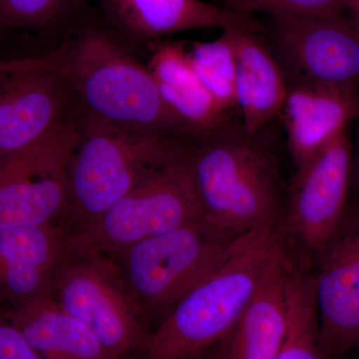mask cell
<instances>
[{
  "label": "cell",
  "mask_w": 359,
  "mask_h": 359,
  "mask_svg": "<svg viewBox=\"0 0 359 359\" xmlns=\"http://www.w3.org/2000/svg\"><path fill=\"white\" fill-rule=\"evenodd\" d=\"M269 34L287 80L349 87L359 83V32L344 16H271Z\"/></svg>",
  "instance_id": "cell-10"
},
{
  "label": "cell",
  "mask_w": 359,
  "mask_h": 359,
  "mask_svg": "<svg viewBox=\"0 0 359 359\" xmlns=\"http://www.w3.org/2000/svg\"><path fill=\"white\" fill-rule=\"evenodd\" d=\"M240 236L203 218L110 256L119 264L149 323L154 320L158 325L204 280Z\"/></svg>",
  "instance_id": "cell-5"
},
{
  "label": "cell",
  "mask_w": 359,
  "mask_h": 359,
  "mask_svg": "<svg viewBox=\"0 0 359 359\" xmlns=\"http://www.w3.org/2000/svg\"><path fill=\"white\" fill-rule=\"evenodd\" d=\"M353 147L344 131L295 170L285 209L287 233L318 257L346 216Z\"/></svg>",
  "instance_id": "cell-9"
},
{
  "label": "cell",
  "mask_w": 359,
  "mask_h": 359,
  "mask_svg": "<svg viewBox=\"0 0 359 359\" xmlns=\"http://www.w3.org/2000/svg\"><path fill=\"white\" fill-rule=\"evenodd\" d=\"M6 309L43 359H116L85 323L66 313L50 294Z\"/></svg>",
  "instance_id": "cell-19"
},
{
  "label": "cell",
  "mask_w": 359,
  "mask_h": 359,
  "mask_svg": "<svg viewBox=\"0 0 359 359\" xmlns=\"http://www.w3.org/2000/svg\"><path fill=\"white\" fill-rule=\"evenodd\" d=\"M89 0H0V32H69Z\"/></svg>",
  "instance_id": "cell-22"
},
{
  "label": "cell",
  "mask_w": 359,
  "mask_h": 359,
  "mask_svg": "<svg viewBox=\"0 0 359 359\" xmlns=\"http://www.w3.org/2000/svg\"><path fill=\"white\" fill-rule=\"evenodd\" d=\"M190 145L99 218L69 231V248L115 255L142 241L204 218Z\"/></svg>",
  "instance_id": "cell-7"
},
{
  "label": "cell",
  "mask_w": 359,
  "mask_h": 359,
  "mask_svg": "<svg viewBox=\"0 0 359 359\" xmlns=\"http://www.w3.org/2000/svg\"><path fill=\"white\" fill-rule=\"evenodd\" d=\"M68 248L69 230L63 224L0 229V304L16 306L50 294Z\"/></svg>",
  "instance_id": "cell-15"
},
{
  "label": "cell",
  "mask_w": 359,
  "mask_h": 359,
  "mask_svg": "<svg viewBox=\"0 0 359 359\" xmlns=\"http://www.w3.org/2000/svg\"><path fill=\"white\" fill-rule=\"evenodd\" d=\"M50 297L85 323L116 359H140L150 323L114 257L68 248L54 273Z\"/></svg>",
  "instance_id": "cell-6"
},
{
  "label": "cell",
  "mask_w": 359,
  "mask_h": 359,
  "mask_svg": "<svg viewBox=\"0 0 359 359\" xmlns=\"http://www.w3.org/2000/svg\"><path fill=\"white\" fill-rule=\"evenodd\" d=\"M0 359H43L0 304Z\"/></svg>",
  "instance_id": "cell-24"
},
{
  "label": "cell",
  "mask_w": 359,
  "mask_h": 359,
  "mask_svg": "<svg viewBox=\"0 0 359 359\" xmlns=\"http://www.w3.org/2000/svg\"><path fill=\"white\" fill-rule=\"evenodd\" d=\"M11 61L56 78L82 114L125 128L183 136L147 66L105 23H78L54 50Z\"/></svg>",
  "instance_id": "cell-1"
},
{
  "label": "cell",
  "mask_w": 359,
  "mask_h": 359,
  "mask_svg": "<svg viewBox=\"0 0 359 359\" xmlns=\"http://www.w3.org/2000/svg\"><path fill=\"white\" fill-rule=\"evenodd\" d=\"M235 30L237 52V108L242 127L250 137L261 133L282 111L287 82L282 66L261 36L262 26H238Z\"/></svg>",
  "instance_id": "cell-18"
},
{
  "label": "cell",
  "mask_w": 359,
  "mask_h": 359,
  "mask_svg": "<svg viewBox=\"0 0 359 359\" xmlns=\"http://www.w3.org/2000/svg\"><path fill=\"white\" fill-rule=\"evenodd\" d=\"M280 224L243 233L149 334L140 359H201L237 325L276 247Z\"/></svg>",
  "instance_id": "cell-2"
},
{
  "label": "cell",
  "mask_w": 359,
  "mask_h": 359,
  "mask_svg": "<svg viewBox=\"0 0 359 359\" xmlns=\"http://www.w3.org/2000/svg\"><path fill=\"white\" fill-rule=\"evenodd\" d=\"M257 137L230 122L190 145L204 219L233 235L285 222L276 158Z\"/></svg>",
  "instance_id": "cell-3"
},
{
  "label": "cell",
  "mask_w": 359,
  "mask_h": 359,
  "mask_svg": "<svg viewBox=\"0 0 359 359\" xmlns=\"http://www.w3.org/2000/svg\"><path fill=\"white\" fill-rule=\"evenodd\" d=\"M354 351H358V353H359V337H358V340H356V344H355V347H354Z\"/></svg>",
  "instance_id": "cell-26"
},
{
  "label": "cell",
  "mask_w": 359,
  "mask_h": 359,
  "mask_svg": "<svg viewBox=\"0 0 359 359\" xmlns=\"http://www.w3.org/2000/svg\"><path fill=\"white\" fill-rule=\"evenodd\" d=\"M351 179H353L354 184H355L356 190H358L359 194V138L358 150H356L355 158H354L353 162V176H351Z\"/></svg>",
  "instance_id": "cell-25"
},
{
  "label": "cell",
  "mask_w": 359,
  "mask_h": 359,
  "mask_svg": "<svg viewBox=\"0 0 359 359\" xmlns=\"http://www.w3.org/2000/svg\"><path fill=\"white\" fill-rule=\"evenodd\" d=\"M104 23L125 41H150L208 28L254 26L244 15L203 0H101Z\"/></svg>",
  "instance_id": "cell-16"
},
{
  "label": "cell",
  "mask_w": 359,
  "mask_h": 359,
  "mask_svg": "<svg viewBox=\"0 0 359 359\" xmlns=\"http://www.w3.org/2000/svg\"><path fill=\"white\" fill-rule=\"evenodd\" d=\"M79 116L37 145L0 159V229L66 226V170Z\"/></svg>",
  "instance_id": "cell-8"
},
{
  "label": "cell",
  "mask_w": 359,
  "mask_h": 359,
  "mask_svg": "<svg viewBox=\"0 0 359 359\" xmlns=\"http://www.w3.org/2000/svg\"><path fill=\"white\" fill-rule=\"evenodd\" d=\"M162 102L183 136L194 140L230 123L196 74L188 50L177 42H165L156 49L147 66Z\"/></svg>",
  "instance_id": "cell-17"
},
{
  "label": "cell",
  "mask_w": 359,
  "mask_h": 359,
  "mask_svg": "<svg viewBox=\"0 0 359 359\" xmlns=\"http://www.w3.org/2000/svg\"><path fill=\"white\" fill-rule=\"evenodd\" d=\"M201 359H205V358H201Z\"/></svg>",
  "instance_id": "cell-27"
},
{
  "label": "cell",
  "mask_w": 359,
  "mask_h": 359,
  "mask_svg": "<svg viewBox=\"0 0 359 359\" xmlns=\"http://www.w3.org/2000/svg\"><path fill=\"white\" fill-rule=\"evenodd\" d=\"M282 111L294 170L346 131L359 116L356 87L287 80Z\"/></svg>",
  "instance_id": "cell-14"
},
{
  "label": "cell",
  "mask_w": 359,
  "mask_h": 359,
  "mask_svg": "<svg viewBox=\"0 0 359 359\" xmlns=\"http://www.w3.org/2000/svg\"><path fill=\"white\" fill-rule=\"evenodd\" d=\"M287 327L276 359H323L314 275L294 264L287 283Z\"/></svg>",
  "instance_id": "cell-20"
},
{
  "label": "cell",
  "mask_w": 359,
  "mask_h": 359,
  "mask_svg": "<svg viewBox=\"0 0 359 359\" xmlns=\"http://www.w3.org/2000/svg\"><path fill=\"white\" fill-rule=\"evenodd\" d=\"M314 275L323 359H342L359 337V205L316 257Z\"/></svg>",
  "instance_id": "cell-11"
},
{
  "label": "cell",
  "mask_w": 359,
  "mask_h": 359,
  "mask_svg": "<svg viewBox=\"0 0 359 359\" xmlns=\"http://www.w3.org/2000/svg\"><path fill=\"white\" fill-rule=\"evenodd\" d=\"M80 113L56 78L0 60V159L37 145Z\"/></svg>",
  "instance_id": "cell-12"
},
{
  "label": "cell",
  "mask_w": 359,
  "mask_h": 359,
  "mask_svg": "<svg viewBox=\"0 0 359 359\" xmlns=\"http://www.w3.org/2000/svg\"><path fill=\"white\" fill-rule=\"evenodd\" d=\"M346 0H222L223 7L252 16L263 13L269 16L299 18H335L344 16Z\"/></svg>",
  "instance_id": "cell-23"
},
{
  "label": "cell",
  "mask_w": 359,
  "mask_h": 359,
  "mask_svg": "<svg viewBox=\"0 0 359 359\" xmlns=\"http://www.w3.org/2000/svg\"><path fill=\"white\" fill-rule=\"evenodd\" d=\"M233 28H226L223 34L212 41L193 42L188 51L194 71L226 114L237 108V52Z\"/></svg>",
  "instance_id": "cell-21"
},
{
  "label": "cell",
  "mask_w": 359,
  "mask_h": 359,
  "mask_svg": "<svg viewBox=\"0 0 359 359\" xmlns=\"http://www.w3.org/2000/svg\"><path fill=\"white\" fill-rule=\"evenodd\" d=\"M294 264L285 240L269 259L237 325L205 359H276L287 334V283Z\"/></svg>",
  "instance_id": "cell-13"
},
{
  "label": "cell",
  "mask_w": 359,
  "mask_h": 359,
  "mask_svg": "<svg viewBox=\"0 0 359 359\" xmlns=\"http://www.w3.org/2000/svg\"><path fill=\"white\" fill-rule=\"evenodd\" d=\"M188 146L178 136L125 128L80 113L66 170L68 230L99 218Z\"/></svg>",
  "instance_id": "cell-4"
}]
</instances>
